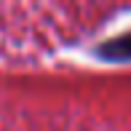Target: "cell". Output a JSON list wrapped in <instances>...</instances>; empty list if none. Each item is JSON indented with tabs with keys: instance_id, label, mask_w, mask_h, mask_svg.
I'll use <instances>...</instances> for the list:
<instances>
[{
	"instance_id": "1",
	"label": "cell",
	"mask_w": 131,
	"mask_h": 131,
	"mask_svg": "<svg viewBox=\"0 0 131 131\" xmlns=\"http://www.w3.org/2000/svg\"><path fill=\"white\" fill-rule=\"evenodd\" d=\"M94 5H0V53L53 48L56 40L88 32L96 21L83 16Z\"/></svg>"
},
{
	"instance_id": "2",
	"label": "cell",
	"mask_w": 131,
	"mask_h": 131,
	"mask_svg": "<svg viewBox=\"0 0 131 131\" xmlns=\"http://www.w3.org/2000/svg\"><path fill=\"white\" fill-rule=\"evenodd\" d=\"M96 53L104 59V62H131V32L110 38L107 43L99 46Z\"/></svg>"
}]
</instances>
